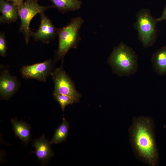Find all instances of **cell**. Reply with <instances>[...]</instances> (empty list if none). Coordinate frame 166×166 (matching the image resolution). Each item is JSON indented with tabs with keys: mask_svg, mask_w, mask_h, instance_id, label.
Here are the masks:
<instances>
[{
	"mask_svg": "<svg viewBox=\"0 0 166 166\" xmlns=\"http://www.w3.org/2000/svg\"><path fill=\"white\" fill-rule=\"evenodd\" d=\"M52 7H53V5L46 6H40L35 0H25L18 6V15L21 20L19 31L23 34L27 44L31 36L32 31L30 30V24L32 18L37 14Z\"/></svg>",
	"mask_w": 166,
	"mask_h": 166,
	"instance_id": "cell-5",
	"label": "cell"
},
{
	"mask_svg": "<svg viewBox=\"0 0 166 166\" xmlns=\"http://www.w3.org/2000/svg\"><path fill=\"white\" fill-rule=\"evenodd\" d=\"M53 95L55 100L60 104L63 111H64L66 106L75 102L72 98L66 95L53 92Z\"/></svg>",
	"mask_w": 166,
	"mask_h": 166,
	"instance_id": "cell-16",
	"label": "cell"
},
{
	"mask_svg": "<svg viewBox=\"0 0 166 166\" xmlns=\"http://www.w3.org/2000/svg\"><path fill=\"white\" fill-rule=\"evenodd\" d=\"M33 145L37 156L41 161L47 160L53 155L50 143L44 136L36 140Z\"/></svg>",
	"mask_w": 166,
	"mask_h": 166,
	"instance_id": "cell-12",
	"label": "cell"
},
{
	"mask_svg": "<svg viewBox=\"0 0 166 166\" xmlns=\"http://www.w3.org/2000/svg\"><path fill=\"white\" fill-rule=\"evenodd\" d=\"M128 131L130 143L136 157L149 166L156 165L159 156L152 118L144 116L134 117Z\"/></svg>",
	"mask_w": 166,
	"mask_h": 166,
	"instance_id": "cell-1",
	"label": "cell"
},
{
	"mask_svg": "<svg viewBox=\"0 0 166 166\" xmlns=\"http://www.w3.org/2000/svg\"><path fill=\"white\" fill-rule=\"evenodd\" d=\"M151 61L153 70L157 75H166V45L153 53Z\"/></svg>",
	"mask_w": 166,
	"mask_h": 166,
	"instance_id": "cell-11",
	"label": "cell"
},
{
	"mask_svg": "<svg viewBox=\"0 0 166 166\" xmlns=\"http://www.w3.org/2000/svg\"><path fill=\"white\" fill-rule=\"evenodd\" d=\"M38 2L40 0H35ZM53 4V7L59 11L64 14L69 11L79 10L81 7L82 2L80 0H49Z\"/></svg>",
	"mask_w": 166,
	"mask_h": 166,
	"instance_id": "cell-13",
	"label": "cell"
},
{
	"mask_svg": "<svg viewBox=\"0 0 166 166\" xmlns=\"http://www.w3.org/2000/svg\"><path fill=\"white\" fill-rule=\"evenodd\" d=\"M16 4L18 6H20L23 2L24 0H16Z\"/></svg>",
	"mask_w": 166,
	"mask_h": 166,
	"instance_id": "cell-19",
	"label": "cell"
},
{
	"mask_svg": "<svg viewBox=\"0 0 166 166\" xmlns=\"http://www.w3.org/2000/svg\"><path fill=\"white\" fill-rule=\"evenodd\" d=\"M41 22L38 30L31 31L30 36L37 41H40L44 43H48L58 35V29L56 28L44 12L40 14Z\"/></svg>",
	"mask_w": 166,
	"mask_h": 166,
	"instance_id": "cell-8",
	"label": "cell"
},
{
	"mask_svg": "<svg viewBox=\"0 0 166 166\" xmlns=\"http://www.w3.org/2000/svg\"><path fill=\"white\" fill-rule=\"evenodd\" d=\"M136 21L134 25L138 38L144 48L152 46L157 37V18L152 17L148 9H141L136 13Z\"/></svg>",
	"mask_w": 166,
	"mask_h": 166,
	"instance_id": "cell-4",
	"label": "cell"
},
{
	"mask_svg": "<svg viewBox=\"0 0 166 166\" xmlns=\"http://www.w3.org/2000/svg\"><path fill=\"white\" fill-rule=\"evenodd\" d=\"M15 135L24 143L29 140L30 136V128L26 124L12 119L11 120Z\"/></svg>",
	"mask_w": 166,
	"mask_h": 166,
	"instance_id": "cell-14",
	"label": "cell"
},
{
	"mask_svg": "<svg viewBox=\"0 0 166 166\" xmlns=\"http://www.w3.org/2000/svg\"><path fill=\"white\" fill-rule=\"evenodd\" d=\"M7 1L12 2L15 3L16 4V0H5Z\"/></svg>",
	"mask_w": 166,
	"mask_h": 166,
	"instance_id": "cell-20",
	"label": "cell"
},
{
	"mask_svg": "<svg viewBox=\"0 0 166 166\" xmlns=\"http://www.w3.org/2000/svg\"><path fill=\"white\" fill-rule=\"evenodd\" d=\"M84 22L82 18L77 17L72 18L66 26L58 29L59 44L56 53V59H63L69 50L76 48L81 39L79 31Z\"/></svg>",
	"mask_w": 166,
	"mask_h": 166,
	"instance_id": "cell-3",
	"label": "cell"
},
{
	"mask_svg": "<svg viewBox=\"0 0 166 166\" xmlns=\"http://www.w3.org/2000/svg\"><path fill=\"white\" fill-rule=\"evenodd\" d=\"M53 63L51 60L30 65L24 66L21 69L22 76L26 79H34L45 81L52 71Z\"/></svg>",
	"mask_w": 166,
	"mask_h": 166,
	"instance_id": "cell-7",
	"label": "cell"
},
{
	"mask_svg": "<svg viewBox=\"0 0 166 166\" xmlns=\"http://www.w3.org/2000/svg\"><path fill=\"white\" fill-rule=\"evenodd\" d=\"M0 23H10L16 21L18 18V6L14 2L0 0Z\"/></svg>",
	"mask_w": 166,
	"mask_h": 166,
	"instance_id": "cell-10",
	"label": "cell"
},
{
	"mask_svg": "<svg viewBox=\"0 0 166 166\" xmlns=\"http://www.w3.org/2000/svg\"><path fill=\"white\" fill-rule=\"evenodd\" d=\"M114 73L121 76H129L138 70L137 56L132 48L124 43L115 47L108 59Z\"/></svg>",
	"mask_w": 166,
	"mask_h": 166,
	"instance_id": "cell-2",
	"label": "cell"
},
{
	"mask_svg": "<svg viewBox=\"0 0 166 166\" xmlns=\"http://www.w3.org/2000/svg\"><path fill=\"white\" fill-rule=\"evenodd\" d=\"M50 75L54 84L53 92L69 96L75 102L79 101L80 95L76 91L73 82L62 67L52 71Z\"/></svg>",
	"mask_w": 166,
	"mask_h": 166,
	"instance_id": "cell-6",
	"label": "cell"
},
{
	"mask_svg": "<svg viewBox=\"0 0 166 166\" xmlns=\"http://www.w3.org/2000/svg\"><path fill=\"white\" fill-rule=\"evenodd\" d=\"M19 86L18 81L11 75L7 70H3L0 73V94L1 98L7 99L18 90Z\"/></svg>",
	"mask_w": 166,
	"mask_h": 166,
	"instance_id": "cell-9",
	"label": "cell"
},
{
	"mask_svg": "<svg viewBox=\"0 0 166 166\" xmlns=\"http://www.w3.org/2000/svg\"><path fill=\"white\" fill-rule=\"evenodd\" d=\"M8 48L6 41V39L4 33L0 34V54L1 56H6Z\"/></svg>",
	"mask_w": 166,
	"mask_h": 166,
	"instance_id": "cell-17",
	"label": "cell"
},
{
	"mask_svg": "<svg viewBox=\"0 0 166 166\" xmlns=\"http://www.w3.org/2000/svg\"><path fill=\"white\" fill-rule=\"evenodd\" d=\"M61 124L56 130L50 142L51 144H59L65 140L68 136L69 124L64 117Z\"/></svg>",
	"mask_w": 166,
	"mask_h": 166,
	"instance_id": "cell-15",
	"label": "cell"
},
{
	"mask_svg": "<svg viewBox=\"0 0 166 166\" xmlns=\"http://www.w3.org/2000/svg\"><path fill=\"white\" fill-rule=\"evenodd\" d=\"M157 19L158 22L166 20V5L161 15Z\"/></svg>",
	"mask_w": 166,
	"mask_h": 166,
	"instance_id": "cell-18",
	"label": "cell"
}]
</instances>
